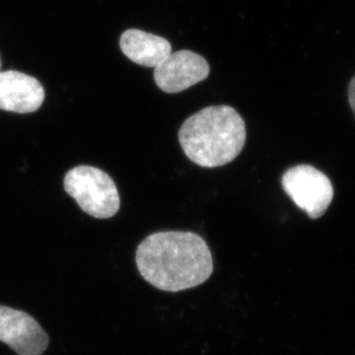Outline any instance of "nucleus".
<instances>
[{"instance_id":"obj_1","label":"nucleus","mask_w":355,"mask_h":355,"mask_svg":"<svg viewBox=\"0 0 355 355\" xmlns=\"http://www.w3.org/2000/svg\"><path fill=\"white\" fill-rule=\"evenodd\" d=\"M137 269L158 290L179 292L198 286L214 271L211 252L191 232H158L147 236L137 250Z\"/></svg>"},{"instance_id":"obj_2","label":"nucleus","mask_w":355,"mask_h":355,"mask_svg":"<svg viewBox=\"0 0 355 355\" xmlns=\"http://www.w3.org/2000/svg\"><path fill=\"white\" fill-rule=\"evenodd\" d=\"M246 125L227 105L209 106L189 116L179 130L184 155L201 168L229 164L239 156L246 142Z\"/></svg>"},{"instance_id":"obj_3","label":"nucleus","mask_w":355,"mask_h":355,"mask_svg":"<svg viewBox=\"0 0 355 355\" xmlns=\"http://www.w3.org/2000/svg\"><path fill=\"white\" fill-rule=\"evenodd\" d=\"M64 188L83 211L95 218H111L119 211V191L112 178L101 168H73L64 178Z\"/></svg>"},{"instance_id":"obj_4","label":"nucleus","mask_w":355,"mask_h":355,"mask_svg":"<svg viewBox=\"0 0 355 355\" xmlns=\"http://www.w3.org/2000/svg\"><path fill=\"white\" fill-rule=\"evenodd\" d=\"M284 191L309 218L324 215L334 200V186L323 172L311 165L291 168L282 178Z\"/></svg>"},{"instance_id":"obj_5","label":"nucleus","mask_w":355,"mask_h":355,"mask_svg":"<svg viewBox=\"0 0 355 355\" xmlns=\"http://www.w3.org/2000/svg\"><path fill=\"white\" fill-rule=\"evenodd\" d=\"M0 342L17 355H42L50 339L31 315L0 304Z\"/></svg>"},{"instance_id":"obj_6","label":"nucleus","mask_w":355,"mask_h":355,"mask_svg":"<svg viewBox=\"0 0 355 355\" xmlns=\"http://www.w3.org/2000/svg\"><path fill=\"white\" fill-rule=\"evenodd\" d=\"M209 73L210 66L202 55L191 50H180L155 67L154 79L161 90L175 94L201 83Z\"/></svg>"},{"instance_id":"obj_7","label":"nucleus","mask_w":355,"mask_h":355,"mask_svg":"<svg viewBox=\"0 0 355 355\" xmlns=\"http://www.w3.org/2000/svg\"><path fill=\"white\" fill-rule=\"evenodd\" d=\"M44 99V88L33 76L17 71L0 72V110L20 114L35 112Z\"/></svg>"},{"instance_id":"obj_8","label":"nucleus","mask_w":355,"mask_h":355,"mask_svg":"<svg viewBox=\"0 0 355 355\" xmlns=\"http://www.w3.org/2000/svg\"><path fill=\"white\" fill-rule=\"evenodd\" d=\"M120 49L130 62L144 67H157L172 53L171 43L157 35L128 29L120 37Z\"/></svg>"},{"instance_id":"obj_9","label":"nucleus","mask_w":355,"mask_h":355,"mask_svg":"<svg viewBox=\"0 0 355 355\" xmlns=\"http://www.w3.org/2000/svg\"><path fill=\"white\" fill-rule=\"evenodd\" d=\"M349 105L352 107L355 116V76L351 80L349 86Z\"/></svg>"},{"instance_id":"obj_10","label":"nucleus","mask_w":355,"mask_h":355,"mask_svg":"<svg viewBox=\"0 0 355 355\" xmlns=\"http://www.w3.org/2000/svg\"><path fill=\"white\" fill-rule=\"evenodd\" d=\"M0 67H1V59H0Z\"/></svg>"}]
</instances>
